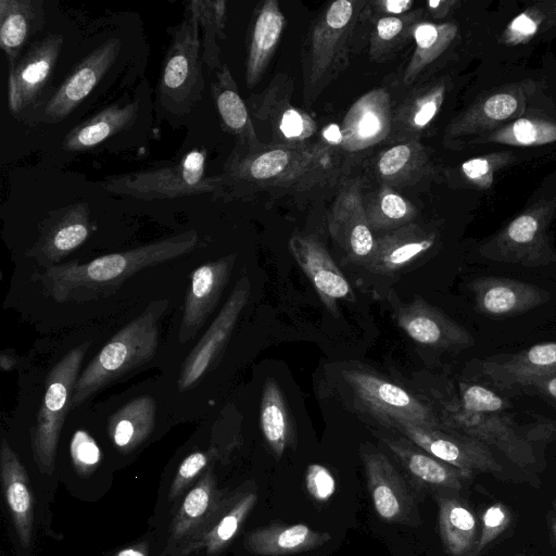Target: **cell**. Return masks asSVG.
<instances>
[{
    "instance_id": "6da1fadb",
    "label": "cell",
    "mask_w": 556,
    "mask_h": 556,
    "mask_svg": "<svg viewBox=\"0 0 556 556\" xmlns=\"http://www.w3.org/2000/svg\"><path fill=\"white\" fill-rule=\"evenodd\" d=\"M198 242V232L189 229L85 264L76 261L58 264L46 268L37 279L46 294L58 303L105 299L141 269L188 254Z\"/></svg>"
},
{
    "instance_id": "7a4b0ae2",
    "label": "cell",
    "mask_w": 556,
    "mask_h": 556,
    "mask_svg": "<svg viewBox=\"0 0 556 556\" xmlns=\"http://www.w3.org/2000/svg\"><path fill=\"white\" fill-rule=\"evenodd\" d=\"M331 150L328 144L271 146L253 151L235 148L225 167V191L289 189L309 186L326 174Z\"/></svg>"
},
{
    "instance_id": "3957f363",
    "label": "cell",
    "mask_w": 556,
    "mask_h": 556,
    "mask_svg": "<svg viewBox=\"0 0 556 556\" xmlns=\"http://www.w3.org/2000/svg\"><path fill=\"white\" fill-rule=\"evenodd\" d=\"M167 308V300L152 301L139 316L112 337L79 375L72 407L83 404L154 357L159 348L160 323Z\"/></svg>"
},
{
    "instance_id": "277c9868",
    "label": "cell",
    "mask_w": 556,
    "mask_h": 556,
    "mask_svg": "<svg viewBox=\"0 0 556 556\" xmlns=\"http://www.w3.org/2000/svg\"><path fill=\"white\" fill-rule=\"evenodd\" d=\"M205 149H193L179 161L126 174L112 175L100 182L109 193L142 201L176 199L195 194H222V174L206 175Z\"/></svg>"
},
{
    "instance_id": "5b68a950",
    "label": "cell",
    "mask_w": 556,
    "mask_h": 556,
    "mask_svg": "<svg viewBox=\"0 0 556 556\" xmlns=\"http://www.w3.org/2000/svg\"><path fill=\"white\" fill-rule=\"evenodd\" d=\"M366 4L358 0L331 2L312 28L304 56V100L311 103L345 67L349 42Z\"/></svg>"
},
{
    "instance_id": "8992f818",
    "label": "cell",
    "mask_w": 556,
    "mask_h": 556,
    "mask_svg": "<svg viewBox=\"0 0 556 556\" xmlns=\"http://www.w3.org/2000/svg\"><path fill=\"white\" fill-rule=\"evenodd\" d=\"M201 30L193 12L187 9L184 21L173 27L160 80L157 100L162 108L185 115L202 99L204 90Z\"/></svg>"
},
{
    "instance_id": "52a82bcc",
    "label": "cell",
    "mask_w": 556,
    "mask_h": 556,
    "mask_svg": "<svg viewBox=\"0 0 556 556\" xmlns=\"http://www.w3.org/2000/svg\"><path fill=\"white\" fill-rule=\"evenodd\" d=\"M89 345L87 341L70 350L47 376L45 394L30 435L34 459L45 473L54 469L60 434L72 407L75 386Z\"/></svg>"
},
{
    "instance_id": "ba28073f",
    "label": "cell",
    "mask_w": 556,
    "mask_h": 556,
    "mask_svg": "<svg viewBox=\"0 0 556 556\" xmlns=\"http://www.w3.org/2000/svg\"><path fill=\"white\" fill-rule=\"evenodd\" d=\"M342 376L356 402L389 426L410 422L444 428L439 415L404 388L364 369H344Z\"/></svg>"
},
{
    "instance_id": "9c48e42d",
    "label": "cell",
    "mask_w": 556,
    "mask_h": 556,
    "mask_svg": "<svg viewBox=\"0 0 556 556\" xmlns=\"http://www.w3.org/2000/svg\"><path fill=\"white\" fill-rule=\"evenodd\" d=\"M444 428L472 437L498 448L510 462L526 467L535 463L531 442L517 430L505 412L472 413L462 408L452 397L442 401L439 414Z\"/></svg>"
},
{
    "instance_id": "30bf717a",
    "label": "cell",
    "mask_w": 556,
    "mask_h": 556,
    "mask_svg": "<svg viewBox=\"0 0 556 556\" xmlns=\"http://www.w3.org/2000/svg\"><path fill=\"white\" fill-rule=\"evenodd\" d=\"M250 291V279L242 276L213 323L185 358L177 381L180 392L194 388L216 365L249 301Z\"/></svg>"
},
{
    "instance_id": "8fae6325",
    "label": "cell",
    "mask_w": 556,
    "mask_h": 556,
    "mask_svg": "<svg viewBox=\"0 0 556 556\" xmlns=\"http://www.w3.org/2000/svg\"><path fill=\"white\" fill-rule=\"evenodd\" d=\"M392 427L430 455L468 473L498 472L503 469L490 446L472 437L447 428L410 422H397Z\"/></svg>"
},
{
    "instance_id": "7c38bea8",
    "label": "cell",
    "mask_w": 556,
    "mask_h": 556,
    "mask_svg": "<svg viewBox=\"0 0 556 556\" xmlns=\"http://www.w3.org/2000/svg\"><path fill=\"white\" fill-rule=\"evenodd\" d=\"M368 491L377 515L390 523H420L414 494L391 460L380 451L362 452Z\"/></svg>"
},
{
    "instance_id": "4fadbf2b",
    "label": "cell",
    "mask_w": 556,
    "mask_h": 556,
    "mask_svg": "<svg viewBox=\"0 0 556 556\" xmlns=\"http://www.w3.org/2000/svg\"><path fill=\"white\" fill-rule=\"evenodd\" d=\"M93 229L87 202H76L50 211L40 223L39 236L26 256L46 268L58 265L78 249Z\"/></svg>"
},
{
    "instance_id": "5bb4252c",
    "label": "cell",
    "mask_w": 556,
    "mask_h": 556,
    "mask_svg": "<svg viewBox=\"0 0 556 556\" xmlns=\"http://www.w3.org/2000/svg\"><path fill=\"white\" fill-rule=\"evenodd\" d=\"M331 238L343 250L351 262L366 265L371 258L376 239L369 225L361 182H346L328 214Z\"/></svg>"
},
{
    "instance_id": "9a60e30c",
    "label": "cell",
    "mask_w": 556,
    "mask_h": 556,
    "mask_svg": "<svg viewBox=\"0 0 556 556\" xmlns=\"http://www.w3.org/2000/svg\"><path fill=\"white\" fill-rule=\"evenodd\" d=\"M228 498L217 489L212 469H206L189 490L175 515L168 539V549L191 553Z\"/></svg>"
},
{
    "instance_id": "2e32d148",
    "label": "cell",
    "mask_w": 556,
    "mask_h": 556,
    "mask_svg": "<svg viewBox=\"0 0 556 556\" xmlns=\"http://www.w3.org/2000/svg\"><path fill=\"white\" fill-rule=\"evenodd\" d=\"M121 47L118 38H110L85 56L47 101L43 122L53 124L65 119L115 63Z\"/></svg>"
},
{
    "instance_id": "e0dca14e",
    "label": "cell",
    "mask_w": 556,
    "mask_h": 556,
    "mask_svg": "<svg viewBox=\"0 0 556 556\" xmlns=\"http://www.w3.org/2000/svg\"><path fill=\"white\" fill-rule=\"evenodd\" d=\"M399 327L415 342L437 349L459 350L473 344L470 333L437 307L417 298L409 303L390 298Z\"/></svg>"
},
{
    "instance_id": "ac0fdd59",
    "label": "cell",
    "mask_w": 556,
    "mask_h": 556,
    "mask_svg": "<svg viewBox=\"0 0 556 556\" xmlns=\"http://www.w3.org/2000/svg\"><path fill=\"white\" fill-rule=\"evenodd\" d=\"M63 36L50 34L37 40L10 67L8 103L11 112L20 113L36 101L53 74Z\"/></svg>"
},
{
    "instance_id": "d6986e66",
    "label": "cell",
    "mask_w": 556,
    "mask_h": 556,
    "mask_svg": "<svg viewBox=\"0 0 556 556\" xmlns=\"http://www.w3.org/2000/svg\"><path fill=\"white\" fill-rule=\"evenodd\" d=\"M236 262V254L198 266L190 275L178 341L186 344L195 338L211 316L224 288L227 286Z\"/></svg>"
},
{
    "instance_id": "ffe728a7",
    "label": "cell",
    "mask_w": 556,
    "mask_h": 556,
    "mask_svg": "<svg viewBox=\"0 0 556 556\" xmlns=\"http://www.w3.org/2000/svg\"><path fill=\"white\" fill-rule=\"evenodd\" d=\"M481 254L492 261L539 267L556 261L544 233L543 219L527 213L515 218Z\"/></svg>"
},
{
    "instance_id": "44dd1931",
    "label": "cell",
    "mask_w": 556,
    "mask_h": 556,
    "mask_svg": "<svg viewBox=\"0 0 556 556\" xmlns=\"http://www.w3.org/2000/svg\"><path fill=\"white\" fill-rule=\"evenodd\" d=\"M250 103L253 115L268 127L271 146L305 144L316 132L315 121L290 102L282 78L273 80Z\"/></svg>"
},
{
    "instance_id": "7402d4cb",
    "label": "cell",
    "mask_w": 556,
    "mask_h": 556,
    "mask_svg": "<svg viewBox=\"0 0 556 556\" xmlns=\"http://www.w3.org/2000/svg\"><path fill=\"white\" fill-rule=\"evenodd\" d=\"M289 250L329 312L336 314L341 300H354L349 280L318 238L293 236Z\"/></svg>"
},
{
    "instance_id": "603a6c76",
    "label": "cell",
    "mask_w": 556,
    "mask_h": 556,
    "mask_svg": "<svg viewBox=\"0 0 556 556\" xmlns=\"http://www.w3.org/2000/svg\"><path fill=\"white\" fill-rule=\"evenodd\" d=\"M479 313L492 318L515 316L549 301L548 291L506 277H479L469 283Z\"/></svg>"
},
{
    "instance_id": "cb8c5ba5",
    "label": "cell",
    "mask_w": 556,
    "mask_h": 556,
    "mask_svg": "<svg viewBox=\"0 0 556 556\" xmlns=\"http://www.w3.org/2000/svg\"><path fill=\"white\" fill-rule=\"evenodd\" d=\"M481 370L501 389L527 388L536 379L556 375V342L538 343L501 361H483Z\"/></svg>"
},
{
    "instance_id": "d4e9b609",
    "label": "cell",
    "mask_w": 556,
    "mask_h": 556,
    "mask_svg": "<svg viewBox=\"0 0 556 556\" xmlns=\"http://www.w3.org/2000/svg\"><path fill=\"white\" fill-rule=\"evenodd\" d=\"M341 148L357 151L381 141L390 130V101L384 90H372L359 98L340 127Z\"/></svg>"
},
{
    "instance_id": "484cf974",
    "label": "cell",
    "mask_w": 556,
    "mask_h": 556,
    "mask_svg": "<svg viewBox=\"0 0 556 556\" xmlns=\"http://www.w3.org/2000/svg\"><path fill=\"white\" fill-rule=\"evenodd\" d=\"M0 466L3 492L21 544L29 546L34 523V497L27 471L18 456L2 439Z\"/></svg>"
},
{
    "instance_id": "4316f807",
    "label": "cell",
    "mask_w": 556,
    "mask_h": 556,
    "mask_svg": "<svg viewBox=\"0 0 556 556\" xmlns=\"http://www.w3.org/2000/svg\"><path fill=\"white\" fill-rule=\"evenodd\" d=\"M211 93L223 128L237 139V148L253 151L263 146L257 138L247 104L227 64H223L211 84Z\"/></svg>"
},
{
    "instance_id": "83f0119b",
    "label": "cell",
    "mask_w": 556,
    "mask_h": 556,
    "mask_svg": "<svg viewBox=\"0 0 556 556\" xmlns=\"http://www.w3.org/2000/svg\"><path fill=\"white\" fill-rule=\"evenodd\" d=\"M434 241L433 233L407 224L377 239L375 252L366 265L375 274L396 273L428 252Z\"/></svg>"
},
{
    "instance_id": "f1b7e54d",
    "label": "cell",
    "mask_w": 556,
    "mask_h": 556,
    "mask_svg": "<svg viewBox=\"0 0 556 556\" xmlns=\"http://www.w3.org/2000/svg\"><path fill=\"white\" fill-rule=\"evenodd\" d=\"M285 27V15L276 0H268L255 11L252 20L248 54L245 61V81L254 87L265 73L276 50Z\"/></svg>"
},
{
    "instance_id": "f546056e",
    "label": "cell",
    "mask_w": 556,
    "mask_h": 556,
    "mask_svg": "<svg viewBox=\"0 0 556 556\" xmlns=\"http://www.w3.org/2000/svg\"><path fill=\"white\" fill-rule=\"evenodd\" d=\"M330 538L303 523H273L247 534L245 547L258 556H288L318 548Z\"/></svg>"
},
{
    "instance_id": "4dcf8cb0",
    "label": "cell",
    "mask_w": 556,
    "mask_h": 556,
    "mask_svg": "<svg viewBox=\"0 0 556 556\" xmlns=\"http://www.w3.org/2000/svg\"><path fill=\"white\" fill-rule=\"evenodd\" d=\"M383 441L409 476L422 485L458 491L463 481L472 477L471 473L430 455L407 439Z\"/></svg>"
},
{
    "instance_id": "1f68e13d",
    "label": "cell",
    "mask_w": 556,
    "mask_h": 556,
    "mask_svg": "<svg viewBox=\"0 0 556 556\" xmlns=\"http://www.w3.org/2000/svg\"><path fill=\"white\" fill-rule=\"evenodd\" d=\"M138 101L112 104L73 127L64 137L62 148L68 152L90 150L122 130L130 128L138 115Z\"/></svg>"
},
{
    "instance_id": "d6a6232c",
    "label": "cell",
    "mask_w": 556,
    "mask_h": 556,
    "mask_svg": "<svg viewBox=\"0 0 556 556\" xmlns=\"http://www.w3.org/2000/svg\"><path fill=\"white\" fill-rule=\"evenodd\" d=\"M40 0H0V45L13 66L30 36L43 22Z\"/></svg>"
},
{
    "instance_id": "836d02e7",
    "label": "cell",
    "mask_w": 556,
    "mask_h": 556,
    "mask_svg": "<svg viewBox=\"0 0 556 556\" xmlns=\"http://www.w3.org/2000/svg\"><path fill=\"white\" fill-rule=\"evenodd\" d=\"M438 520L441 541L451 556H473L478 522L469 507L456 497L439 494Z\"/></svg>"
},
{
    "instance_id": "e575fe53",
    "label": "cell",
    "mask_w": 556,
    "mask_h": 556,
    "mask_svg": "<svg viewBox=\"0 0 556 556\" xmlns=\"http://www.w3.org/2000/svg\"><path fill=\"white\" fill-rule=\"evenodd\" d=\"M156 407L150 396H139L112 414L108 420V433L113 444L123 453H129L143 443L155 426Z\"/></svg>"
},
{
    "instance_id": "d590c367",
    "label": "cell",
    "mask_w": 556,
    "mask_h": 556,
    "mask_svg": "<svg viewBox=\"0 0 556 556\" xmlns=\"http://www.w3.org/2000/svg\"><path fill=\"white\" fill-rule=\"evenodd\" d=\"M256 501L257 494L254 492L228 498L191 552L204 548L208 555H216L224 551L240 531Z\"/></svg>"
},
{
    "instance_id": "8d00e7d4",
    "label": "cell",
    "mask_w": 556,
    "mask_h": 556,
    "mask_svg": "<svg viewBox=\"0 0 556 556\" xmlns=\"http://www.w3.org/2000/svg\"><path fill=\"white\" fill-rule=\"evenodd\" d=\"M260 426L271 452L277 457L282 456L291 441L292 424L283 393L273 379H268L263 388Z\"/></svg>"
},
{
    "instance_id": "74e56055",
    "label": "cell",
    "mask_w": 556,
    "mask_h": 556,
    "mask_svg": "<svg viewBox=\"0 0 556 556\" xmlns=\"http://www.w3.org/2000/svg\"><path fill=\"white\" fill-rule=\"evenodd\" d=\"M187 9L197 16L202 33L203 62L211 71H217L223 65L219 40L226 38V2L223 0H192Z\"/></svg>"
},
{
    "instance_id": "f35d334b",
    "label": "cell",
    "mask_w": 556,
    "mask_h": 556,
    "mask_svg": "<svg viewBox=\"0 0 556 556\" xmlns=\"http://www.w3.org/2000/svg\"><path fill=\"white\" fill-rule=\"evenodd\" d=\"M455 34L453 25H435L432 23H419L415 26L413 35L415 51L404 72V83L412 84L421 71L447 47Z\"/></svg>"
},
{
    "instance_id": "ab89813d",
    "label": "cell",
    "mask_w": 556,
    "mask_h": 556,
    "mask_svg": "<svg viewBox=\"0 0 556 556\" xmlns=\"http://www.w3.org/2000/svg\"><path fill=\"white\" fill-rule=\"evenodd\" d=\"M425 164L421 147L413 140L403 141L383 151L377 161L379 178L388 185H403L418 174Z\"/></svg>"
},
{
    "instance_id": "60d3db41",
    "label": "cell",
    "mask_w": 556,
    "mask_h": 556,
    "mask_svg": "<svg viewBox=\"0 0 556 556\" xmlns=\"http://www.w3.org/2000/svg\"><path fill=\"white\" fill-rule=\"evenodd\" d=\"M371 229H396L416 215L415 207L389 186L382 188L365 205Z\"/></svg>"
},
{
    "instance_id": "b9f144b4",
    "label": "cell",
    "mask_w": 556,
    "mask_h": 556,
    "mask_svg": "<svg viewBox=\"0 0 556 556\" xmlns=\"http://www.w3.org/2000/svg\"><path fill=\"white\" fill-rule=\"evenodd\" d=\"M492 141L514 146H538L556 140V125L520 118L491 137Z\"/></svg>"
},
{
    "instance_id": "7bdbcfd3",
    "label": "cell",
    "mask_w": 556,
    "mask_h": 556,
    "mask_svg": "<svg viewBox=\"0 0 556 556\" xmlns=\"http://www.w3.org/2000/svg\"><path fill=\"white\" fill-rule=\"evenodd\" d=\"M465 410L472 413L505 412L509 404L493 390L479 383L463 381L459 395L453 397Z\"/></svg>"
},
{
    "instance_id": "ee69618b",
    "label": "cell",
    "mask_w": 556,
    "mask_h": 556,
    "mask_svg": "<svg viewBox=\"0 0 556 556\" xmlns=\"http://www.w3.org/2000/svg\"><path fill=\"white\" fill-rule=\"evenodd\" d=\"M70 455L80 476L91 475L100 465L102 452L96 440L86 430L78 429L70 442Z\"/></svg>"
},
{
    "instance_id": "f6af8a7d",
    "label": "cell",
    "mask_w": 556,
    "mask_h": 556,
    "mask_svg": "<svg viewBox=\"0 0 556 556\" xmlns=\"http://www.w3.org/2000/svg\"><path fill=\"white\" fill-rule=\"evenodd\" d=\"M443 92V87H437L417 97L403 113L405 124L413 130L425 128L437 115Z\"/></svg>"
},
{
    "instance_id": "bcb514c9",
    "label": "cell",
    "mask_w": 556,
    "mask_h": 556,
    "mask_svg": "<svg viewBox=\"0 0 556 556\" xmlns=\"http://www.w3.org/2000/svg\"><path fill=\"white\" fill-rule=\"evenodd\" d=\"M511 514L502 503H494L485 508L481 517V529L473 556H478L495 541L510 525Z\"/></svg>"
},
{
    "instance_id": "7dc6e473",
    "label": "cell",
    "mask_w": 556,
    "mask_h": 556,
    "mask_svg": "<svg viewBox=\"0 0 556 556\" xmlns=\"http://www.w3.org/2000/svg\"><path fill=\"white\" fill-rule=\"evenodd\" d=\"M216 456L214 448L197 451L189 454L180 463L169 489V500H175L180 493L207 467L212 458Z\"/></svg>"
},
{
    "instance_id": "c3c4849f",
    "label": "cell",
    "mask_w": 556,
    "mask_h": 556,
    "mask_svg": "<svg viewBox=\"0 0 556 556\" xmlns=\"http://www.w3.org/2000/svg\"><path fill=\"white\" fill-rule=\"evenodd\" d=\"M413 17L412 15H384L380 17L376 23L374 37L371 39V53L378 54L384 51L387 45L393 43L394 40L400 37Z\"/></svg>"
},
{
    "instance_id": "681fc988",
    "label": "cell",
    "mask_w": 556,
    "mask_h": 556,
    "mask_svg": "<svg viewBox=\"0 0 556 556\" xmlns=\"http://www.w3.org/2000/svg\"><path fill=\"white\" fill-rule=\"evenodd\" d=\"M305 484L309 495L318 502L328 501L336 492L334 477L320 464H312L307 467Z\"/></svg>"
},
{
    "instance_id": "f907efd6",
    "label": "cell",
    "mask_w": 556,
    "mask_h": 556,
    "mask_svg": "<svg viewBox=\"0 0 556 556\" xmlns=\"http://www.w3.org/2000/svg\"><path fill=\"white\" fill-rule=\"evenodd\" d=\"M518 102L509 93H497L491 96L483 105L484 114L493 121H504L511 116L517 110Z\"/></svg>"
},
{
    "instance_id": "816d5d0a",
    "label": "cell",
    "mask_w": 556,
    "mask_h": 556,
    "mask_svg": "<svg viewBox=\"0 0 556 556\" xmlns=\"http://www.w3.org/2000/svg\"><path fill=\"white\" fill-rule=\"evenodd\" d=\"M530 442L556 440V420L538 417V420L522 431Z\"/></svg>"
},
{
    "instance_id": "f5cc1de1",
    "label": "cell",
    "mask_w": 556,
    "mask_h": 556,
    "mask_svg": "<svg viewBox=\"0 0 556 556\" xmlns=\"http://www.w3.org/2000/svg\"><path fill=\"white\" fill-rule=\"evenodd\" d=\"M509 36L513 41H520L529 38L538 30L536 22L528 14L518 15L509 25Z\"/></svg>"
},
{
    "instance_id": "db71d44e",
    "label": "cell",
    "mask_w": 556,
    "mask_h": 556,
    "mask_svg": "<svg viewBox=\"0 0 556 556\" xmlns=\"http://www.w3.org/2000/svg\"><path fill=\"white\" fill-rule=\"evenodd\" d=\"M465 176L472 181H481L491 176V165L486 159H472L462 165Z\"/></svg>"
},
{
    "instance_id": "11a10c76",
    "label": "cell",
    "mask_w": 556,
    "mask_h": 556,
    "mask_svg": "<svg viewBox=\"0 0 556 556\" xmlns=\"http://www.w3.org/2000/svg\"><path fill=\"white\" fill-rule=\"evenodd\" d=\"M377 10L387 13L391 16H400L404 12L410 10L414 5V1L410 0H383L374 2Z\"/></svg>"
},
{
    "instance_id": "9f6ffc18",
    "label": "cell",
    "mask_w": 556,
    "mask_h": 556,
    "mask_svg": "<svg viewBox=\"0 0 556 556\" xmlns=\"http://www.w3.org/2000/svg\"><path fill=\"white\" fill-rule=\"evenodd\" d=\"M527 388H533L541 394L547 396L556 403V375L536 379L530 382Z\"/></svg>"
},
{
    "instance_id": "6f0895ef",
    "label": "cell",
    "mask_w": 556,
    "mask_h": 556,
    "mask_svg": "<svg viewBox=\"0 0 556 556\" xmlns=\"http://www.w3.org/2000/svg\"><path fill=\"white\" fill-rule=\"evenodd\" d=\"M324 138L328 146H341L343 136L340 126L337 124L328 125L323 131Z\"/></svg>"
},
{
    "instance_id": "680465c9",
    "label": "cell",
    "mask_w": 556,
    "mask_h": 556,
    "mask_svg": "<svg viewBox=\"0 0 556 556\" xmlns=\"http://www.w3.org/2000/svg\"><path fill=\"white\" fill-rule=\"evenodd\" d=\"M112 556H149V545L146 542L119 549Z\"/></svg>"
},
{
    "instance_id": "91938a15",
    "label": "cell",
    "mask_w": 556,
    "mask_h": 556,
    "mask_svg": "<svg viewBox=\"0 0 556 556\" xmlns=\"http://www.w3.org/2000/svg\"><path fill=\"white\" fill-rule=\"evenodd\" d=\"M453 2H450V1L435 0V1H428L427 5H428L429 10L433 13V15L443 16L447 12L448 7Z\"/></svg>"
},
{
    "instance_id": "94428289",
    "label": "cell",
    "mask_w": 556,
    "mask_h": 556,
    "mask_svg": "<svg viewBox=\"0 0 556 556\" xmlns=\"http://www.w3.org/2000/svg\"><path fill=\"white\" fill-rule=\"evenodd\" d=\"M15 365H16V359L13 356L8 355L3 352L1 353L0 366H1L2 370H12V368H14Z\"/></svg>"
},
{
    "instance_id": "6125c7cd",
    "label": "cell",
    "mask_w": 556,
    "mask_h": 556,
    "mask_svg": "<svg viewBox=\"0 0 556 556\" xmlns=\"http://www.w3.org/2000/svg\"><path fill=\"white\" fill-rule=\"evenodd\" d=\"M549 526H551V532H552L553 539L556 543V514H553L549 517Z\"/></svg>"
},
{
    "instance_id": "be15d7a7",
    "label": "cell",
    "mask_w": 556,
    "mask_h": 556,
    "mask_svg": "<svg viewBox=\"0 0 556 556\" xmlns=\"http://www.w3.org/2000/svg\"><path fill=\"white\" fill-rule=\"evenodd\" d=\"M554 508H555V514H556V501L554 502Z\"/></svg>"
},
{
    "instance_id": "e7e4bbea",
    "label": "cell",
    "mask_w": 556,
    "mask_h": 556,
    "mask_svg": "<svg viewBox=\"0 0 556 556\" xmlns=\"http://www.w3.org/2000/svg\"><path fill=\"white\" fill-rule=\"evenodd\" d=\"M518 556H525V555H518Z\"/></svg>"
}]
</instances>
